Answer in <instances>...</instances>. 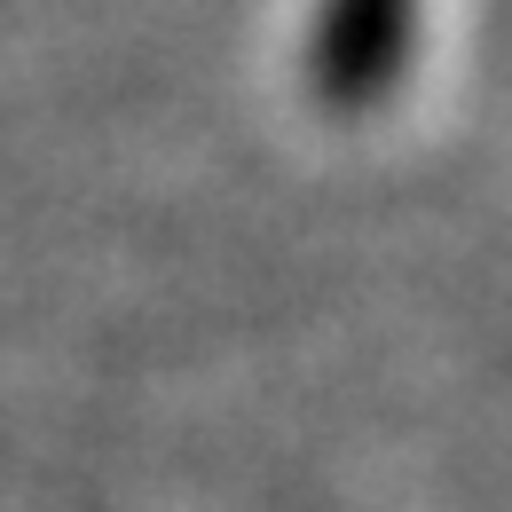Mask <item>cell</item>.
Returning a JSON list of instances; mask_svg holds the SVG:
<instances>
[{
  "label": "cell",
  "instance_id": "cell-1",
  "mask_svg": "<svg viewBox=\"0 0 512 512\" xmlns=\"http://www.w3.org/2000/svg\"><path fill=\"white\" fill-rule=\"evenodd\" d=\"M410 16H418V0H323L316 40H308V79L323 103L355 111L386 95L410 56Z\"/></svg>",
  "mask_w": 512,
  "mask_h": 512
}]
</instances>
